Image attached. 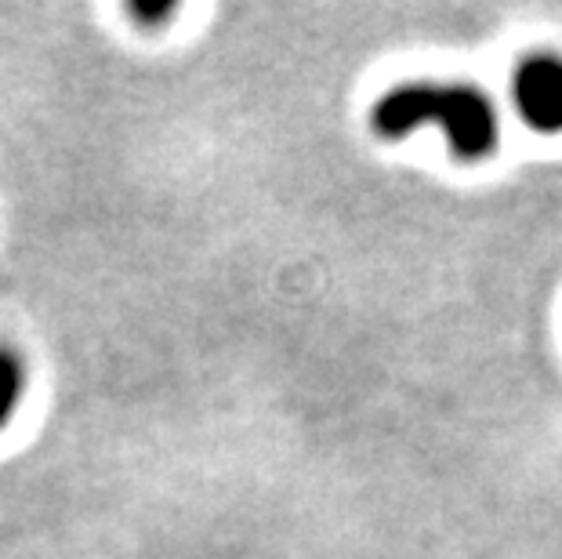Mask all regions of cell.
Here are the masks:
<instances>
[{"mask_svg": "<svg viewBox=\"0 0 562 559\" xmlns=\"http://www.w3.org/2000/svg\"><path fill=\"white\" fill-rule=\"evenodd\" d=\"M436 124L458 160H486L497 146V110L475 85H432L411 80L385 91L370 110V127L381 138H406Z\"/></svg>", "mask_w": 562, "mask_h": 559, "instance_id": "obj_1", "label": "cell"}, {"mask_svg": "<svg viewBox=\"0 0 562 559\" xmlns=\"http://www.w3.org/2000/svg\"><path fill=\"white\" fill-rule=\"evenodd\" d=\"M512 99L526 124L541 135L562 131V58L530 55L512 77Z\"/></svg>", "mask_w": 562, "mask_h": 559, "instance_id": "obj_2", "label": "cell"}, {"mask_svg": "<svg viewBox=\"0 0 562 559\" xmlns=\"http://www.w3.org/2000/svg\"><path fill=\"white\" fill-rule=\"evenodd\" d=\"M22 392H26V367H22L15 353L0 345V429L11 422Z\"/></svg>", "mask_w": 562, "mask_h": 559, "instance_id": "obj_3", "label": "cell"}, {"mask_svg": "<svg viewBox=\"0 0 562 559\" xmlns=\"http://www.w3.org/2000/svg\"><path fill=\"white\" fill-rule=\"evenodd\" d=\"M131 15H135L142 26H153V22H167L175 15V4H131Z\"/></svg>", "mask_w": 562, "mask_h": 559, "instance_id": "obj_4", "label": "cell"}]
</instances>
